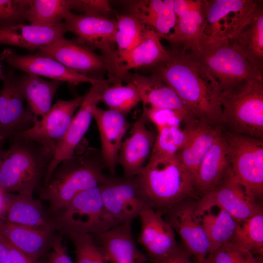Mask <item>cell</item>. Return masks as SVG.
Masks as SVG:
<instances>
[{
  "label": "cell",
  "instance_id": "obj_27",
  "mask_svg": "<svg viewBox=\"0 0 263 263\" xmlns=\"http://www.w3.org/2000/svg\"><path fill=\"white\" fill-rule=\"evenodd\" d=\"M203 6V0H190L188 7L177 17L173 32L165 39L171 47L190 54L200 51L204 27Z\"/></svg>",
  "mask_w": 263,
  "mask_h": 263
},
{
  "label": "cell",
  "instance_id": "obj_29",
  "mask_svg": "<svg viewBox=\"0 0 263 263\" xmlns=\"http://www.w3.org/2000/svg\"><path fill=\"white\" fill-rule=\"evenodd\" d=\"M66 32L63 22L53 26L19 24L0 28V45L19 47L32 52L64 38Z\"/></svg>",
  "mask_w": 263,
  "mask_h": 263
},
{
  "label": "cell",
  "instance_id": "obj_45",
  "mask_svg": "<svg viewBox=\"0 0 263 263\" xmlns=\"http://www.w3.org/2000/svg\"><path fill=\"white\" fill-rule=\"evenodd\" d=\"M51 248L48 258L45 261L38 260L39 263H75L67 255L61 238H55Z\"/></svg>",
  "mask_w": 263,
  "mask_h": 263
},
{
  "label": "cell",
  "instance_id": "obj_18",
  "mask_svg": "<svg viewBox=\"0 0 263 263\" xmlns=\"http://www.w3.org/2000/svg\"><path fill=\"white\" fill-rule=\"evenodd\" d=\"M141 228L137 242L144 248L149 261L156 263L165 259L179 246L175 231L163 215L150 207L139 214Z\"/></svg>",
  "mask_w": 263,
  "mask_h": 263
},
{
  "label": "cell",
  "instance_id": "obj_37",
  "mask_svg": "<svg viewBox=\"0 0 263 263\" xmlns=\"http://www.w3.org/2000/svg\"><path fill=\"white\" fill-rule=\"evenodd\" d=\"M109 109L126 116L140 102L139 93L131 82L122 84L108 85L103 90L100 101Z\"/></svg>",
  "mask_w": 263,
  "mask_h": 263
},
{
  "label": "cell",
  "instance_id": "obj_48",
  "mask_svg": "<svg viewBox=\"0 0 263 263\" xmlns=\"http://www.w3.org/2000/svg\"><path fill=\"white\" fill-rule=\"evenodd\" d=\"M0 263H13L9 250L0 236Z\"/></svg>",
  "mask_w": 263,
  "mask_h": 263
},
{
  "label": "cell",
  "instance_id": "obj_41",
  "mask_svg": "<svg viewBox=\"0 0 263 263\" xmlns=\"http://www.w3.org/2000/svg\"><path fill=\"white\" fill-rule=\"evenodd\" d=\"M263 255H255L229 241L211 252L206 259L208 263H263Z\"/></svg>",
  "mask_w": 263,
  "mask_h": 263
},
{
  "label": "cell",
  "instance_id": "obj_34",
  "mask_svg": "<svg viewBox=\"0 0 263 263\" xmlns=\"http://www.w3.org/2000/svg\"><path fill=\"white\" fill-rule=\"evenodd\" d=\"M26 108L36 118L43 117L51 108L52 102L61 81L45 80L38 75L24 73L20 75Z\"/></svg>",
  "mask_w": 263,
  "mask_h": 263
},
{
  "label": "cell",
  "instance_id": "obj_31",
  "mask_svg": "<svg viewBox=\"0 0 263 263\" xmlns=\"http://www.w3.org/2000/svg\"><path fill=\"white\" fill-rule=\"evenodd\" d=\"M195 213L210 242L211 252L231 240L237 222L226 210L216 204L198 200Z\"/></svg>",
  "mask_w": 263,
  "mask_h": 263
},
{
  "label": "cell",
  "instance_id": "obj_22",
  "mask_svg": "<svg viewBox=\"0 0 263 263\" xmlns=\"http://www.w3.org/2000/svg\"><path fill=\"white\" fill-rule=\"evenodd\" d=\"M146 118L142 113L131 126L130 136L121 146L118 164L123 171V176L136 177L146 164L151 152L156 136L146 126Z\"/></svg>",
  "mask_w": 263,
  "mask_h": 263
},
{
  "label": "cell",
  "instance_id": "obj_5",
  "mask_svg": "<svg viewBox=\"0 0 263 263\" xmlns=\"http://www.w3.org/2000/svg\"><path fill=\"white\" fill-rule=\"evenodd\" d=\"M219 127L226 131L263 139V79L222 91Z\"/></svg>",
  "mask_w": 263,
  "mask_h": 263
},
{
  "label": "cell",
  "instance_id": "obj_32",
  "mask_svg": "<svg viewBox=\"0 0 263 263\" xmlns=\"http://www.w3.org/2000/svg\"><path fill=\"white\" fill-rule=\"evenodd\" d=\"M229 41L248 61L263 73V5L262 3Z\"/></svg>",
  "mask_w": 263,
  "mask_h": 263
},
{
  "label": "cell",
  "instance_id": "obj_24",
  "mask_svg": "<svg viewBox=\"0 0 263 263\" xmlns=\"http://www.w3.org/2000/svg\"><path fill=\"white\" fill-rule=\"evenodd\" d=\"M230 171L229 149L220 128L215 141L202 160L194 177L199 198L221 184Z\"/></svg>",
  "mask_w": 263,
  "mask_h": 263
},
{
  "label": "cell",
  "instance_id": "obj_49",
  "mask_svg": "<svg viewBox=\"0 0 263 263\" xmlns=\"http://www.w3.org/2000/svg\"><path fill=\"white\" fill-rule=\"evenodd\" d=\"M8 203V193L0 188V220L4 219Z\"/></svg>",
  "mask_w": 263,
  "mask_h": 263
},
{
  "label": "cell",
  "instance_id": "obj_3",
  "mask_svg": "<svg viewBox=\"0 0 263 263\" xmlns=\"http://www.w3.org/2000/svg\"><path fill=\"white\" fill-rule=\"evenodd\" d=\"M151 208L163 215L169 207L186 199H199L194 179L175 155L151 153L136 176Z\"/></svg>",
  "mask_w": 263,
  "mask_h": 263
},
{
  "label": "cell",
  "instance_id": "obj_6",
  "mask_svg": "<svg viewBox=\"0 0 263 263\" xmlns=\"http://www.w3.org/2000/svg\"><path fill=\"white\" fill-rule=\"evenodd\" d=\"M187 53L208 72L222 91L263 79V73L252 66L229 40L203 46L195 54Z\"/></svg>",
  "mask_w": 263,
  "mask_h": 263
},
{
  "label": "cell",
  "instance_id": "obj_9",
  "mask_svg": "<svg viewBox=\"0 0 263 263\" xmlns=\"http://www.w3.org/2000/svg\"><path fill=\"white\" fill-rule=\"evenodd\" d=\"M203 3L204 27L201 47L233 38L263 0H203Z\"/></svg>",
  "mask_w": 263,
  "mask_h": 263
},
{
  "label": "cell",
  "instance_id": "obj_36",
  "mask_svg": "<svg viewBox=\"0 0 263 263\" xmlns=\"http://www.w3.org/2000/svg\"><path fill=\"white\" fill-rule=\"evenodd\" d=\"M230 241L254 255H263V212L237 222Z\"/></svg>",
  "mask_w": 263,
  "mask_h": 263
},
{
  "label": "cell",
  "instance_id": "obj_44",
  "mask_svg": "<svg viewBox=\"0 0 263 263\" xmlns=\"http://www.w3.org/2000/svg\"><path fill=\"white\" fill-rule=\"evenodd\" d=\"M70 9L84 14L107 17L113 10L107 0H70Z\"/></svg>",
  "mask_w": 263,
  "mask_h": 263
},
{
  "label": "cell",
  "instance_id": "obj_26",
  "mask_svg": "<svg viewBox=\"0 0 263 263\" xmlns=\"http://www.w3.org/2000/svg\"><path fill=\"white\" fill-rule=\"evenodd\" d=\"M129 14L136 18L160 38L173 32L177 21L173 0H138L125 2Z\"/></svg>",
  "mask_w": 263,
  "mask_h": 263
},
{
  "label": "cell",
  "instance_id": "obj_4",
  "mask_svg": "<svg viewBox=\"0 0 263 263\" xmlns=\"http://www.w3.org/2000/svg\"><path fill=\"white\" fill-rule=\"evenodd\" d=\"M5 150L0 172V188L5 192L33 196L43 180L54 152L40 143L11 139Z\"/></svg>",
  "mask_w": 263,
  "mask_h": 263
},
{
  "label": "cell",
  "instance_id": "obj_17",
  "mask_svg": "<svg viewBox=\"0 0 263 263\" xmlns=\"http://www.w3.org/2000/svg\"><path fill=\"white\" fill-rule=\"evenodd\" d=\"M0 59L11 67L24 72L66 82L73 85L84 82L91 84L101 79L89 77L66 67L58 61L38 53L20 55L13 49H4L0 54Z\"/></svg>",
  "mask_w": 263,
  "mask_h": 263
},
{
  "label": "cell",
  "instance_id": "obj_15",
  "mask_svg": "<svg viewBox=\"0 0 263 263\" xmlns=\"http://www.w3.org/2000/svg\"><path fill=\"white\" fill-rule=\"evenodd\" d=\"M84 96L69 100H59L49 111L37 119L31 128L19 132L11 139H27L38 142L55 152L57 142L66 133L75 110L82 104Z\"/></svg>",
  "mask_w": 263,
  "mask_h": 263
},
{
  "label": "cell",
  "instance_id": "obj_23",
  "mask_svg": "<svg viewBox=\"0 0 263 263\" xmlns=\"http://www.w3.org/2000/svg\"><path fill=\"white\" fill-rule=\"evenodd\" d=\"M132 223H123L105 232L93 235L108 263H146L149 261L146 254L136 245Z\"/></svg>",
  "mask_w": 263,
  "mask_h": 263
},
{
  "label": "cell",
  "instance_id": "obj_8",
  "mask_svg": "<svg viewBox=\"0 0 263 263\" xmlns=\"http://www.w3.org/2000/svg\"><path fill=\"white\" fill-rule=\"evenodd\" d=\"M222 130L229 149L232 176L249 196L263 203V139Z\"/></svg>",
  "mask_w": 263,
  "mask_h": 263
},
{
  "label": "cell",
  "instance_id": "obj_46",
  "mask_svg": "<svg viewBox=\"0 0 263 263\" xmlns=\"http://www.w3.org/2000/svg\"><path fill=\"white\" fill-rule=\"evenodd\" d=\"M156 263H198L197 261L181 244L171 254Z\"/></svg>",
  "mask_w": 263,
  "mask_h": 263
},
{
  "label": "cell",
  "instance_id": "obj_14",
  "mask_svg": "<svg viewBox=\"0 0 263 263\" xmlns=\"http://www.w3.org/2000/svg\"><path fill=\"white\" fill-rule=\"evenodd\" d=\"M4 74L0 91V141L4 142L31 128L38 119L24 106L20 76L11 71Z\"/></svg>",
  "mask_w": 263,
  "mask_h": 263
},
{
  "label": "cell",
  "instance_id": "obj_39",
  "mask_svg": "<svg viewBox=\"0 0 263 263\" xmlns=\"http://www.w3.org/2000/svg\"><path fill=\"white\" fill-rule=\"evenodd\" d=\"M157 130L151 152L165 155H175L182 148L188 135L187 126H170Z\"/></svg>",
  "mask_w": 263,
  "mask_h": 263
},
{
  "label": "cell",
  "instance_id": "obj_43",
  "mask_svg": "<svg viewBox=\"0 0 263 263\" xmlns=\"http://www.w3.org/2000/svg\"><path fill=\"white\" fill-rule=\"evenodd\" d=\"M143 113L147 119L153 123L157 129L170 126H180L192 124L191 121L180 112L169 109L143 108Z\"/></svg>",
  "mask_w": 263,
  "mask_h": 263
},
{
  "label": "cell",
  "instance_id": "obj_28",
  "mask_svg": "<svg viewBox=\"0 0 263 263\" xmlns=\"http://www.w3.org/2000/svg\"><path fill=\"white\" fill-rule=\"evenodd\" d=\"M52 225L40 228H33L0 220V235L15 247L30 257L38 260L51 248L54 233Z\"/></svg>",
  "mask_w": 263,
  "mask_h": 263
},
{
  "label": "cell",
  "instance_id": "obj_19",
  "mask_svg": "<svg viewBox=\"0 0 263 263\" xmlns=\"http://www.w3.org/2000/svg\"><path fill=\"white\" fill-rule=\"evenodd\" d=\"M63 22L66 31L75 34L92 50L107 56L115 50L117 21L108 17L75 14L69 12Z\"/></svg>",
  "mask_w": 263,
  "mask_h": 263
},
{
  "label": "cell",
  "instance_id": "obj_11",
  "mask_svg": "<svg viewBox=\"0 0 263 263\" xmlns=\"http://www.w3.org/2000/svg\"><path fill=\"white\" fill-rule=\"evenodd\" d=\"M198 199L190 198L182 200L167 209L163 217L180 237L181 244L199 261L206 259L212 248L196 215Z\"/></svg>",
  "mask_w": 263,
  "mask_h": 263
},
{
  "label": "cell",
  "instance_id": "obj_30",
  "mask_svg": "<svg viewBox=\"0 0 263 263\" xmlns=\"http://www.w3.org/2000/svg\"><path fill=\"white\" fill-rule=\"evenodd\" d=\"M185 126L188 128V135L176 156L194 179L200 163L215 141L220 127L199 121Z\"/></svg>",
  "mask_w": 263,
  "mask_h": 263
},
{
  "label": "cell",
  "instance_id": "obj_13",
  "mask_svg": "<svg viewBox=\"0 0 263 263\" xmlns=\"http://www.w3.org/2000/svg\"><path fill=\"white\" fill-rule=\"evenodd\" d=\"M110 85L107 80L91 84L81 105L74 116L70 126L63 137L56 146L53 158L48 167L43 178V184L49 181L52 173L64 160L71 157L87 132L93 118V110L100 101L102 93L106 86Z\"/></svg>",
  "mask_w": 263,
  "mask_h": 263
},
{
  "label": "cell",
  "instance_id": "obj_21",
  "mask_svg": "<svg viewBox=\"0 0 263 263\" xmlns=\"http://www.w3.org/2000/svg\"><path fill=\"white\" fill-rule=\"evenodd\" d=\"M92 114L99 134L100 151L104 162L110 175H115L123 139L132 124L123 114L110 109H102L97 106L94 108Z\"/></svg>",
  "mask_w": 263,
  "mask_h": 263
},
{
  "label": "cell",
  "instance_id": "obj_25",
  "mask_svg": "<svg viewBox=\"0 0 263 263\" xmlns=\"http://www.w3.org/2000/svg\"><path fill=\"white\" fill-rule=\"evenodd\" d=\"M125 80L132 82L137 88L143 108L171 109L180 112L191 121L198 120L187 109L174 91L156 76L129 72Z\"/></svg>",
  "mask_w": 263,
  "mask_h": 263
},
{
  "label": "cell",
  "instance_id": "obj_47",
  "mask_svg": "<svg viewBox=\"0 0 263 263\" xmlns=\"http://www.w3.org/2000/svg\"><path fill=\"white\" fill-rule=\"evenodd\" d=\"M0 236L9 250L13 263H39L38 260L35 259L19 250L10 244L5 238L0 235Z\"/></svg>",
  "mask_w": 263,
  "mask_h": 263
},
{
  "label": "cell",
  "instance_id": "obj_51",
  "mask_svg": "<svg viewBox=\"0 0 263 263\" xmlns=\"http://www.w3.org/2000/svg\"><path fill=\"white\" fill-rule=\"evenodd\" d=\"M5 74L2 69V67L0 62V79L2 81L4 79Z\"/></svg>",
  "mask_w": 263,
  "mask_h": 263
},
{
  "label": "cell",
  "instance_id": "obj_50",
  "mask_svg": "<svg viewBox=\"0 0 263 263\" xmlns=\"http://www.w3.org/2000/svg\"><path fill=\"white\" fill-rule=\"evenodd\" d=\"M4 142L0 141V172L2 164L5 150L3 149Z\"/></svg>",
  "mask_w": 263,
  "mask_h": 263
},
{
  "label": "cell",
  "instance_id": "obj_20",
  "mask_svg": "<svg viewBox=\"0 0 263 263\" xmlns=\"http://www.w3.org/2000/svg\"><path fill=\"white\" fill-rule=\"evenodd\" d=\"M204 203H215L226 210L236 221H240L263 212V203L251 198L230 171L218 186L198 199Z\"/></svg>",
  "mask_w": 263,
  "mask_h": 263
},
{
  "label": "cell",
  "instance_id": "obj_33",
  "mask_svg": "<svg viewBox=\"0 0 263 263\" xmlns=\"http://www.w3.org/2000/svg\"><path fill=\"white\" fill-rule=\"evenodd\" d=\"M4 219L17 225L36 228L53 225L47 218L41 201L33 196L8 193V203Z\"/></svg>",
  "mask_w": 263,
  "mask_h": 263
},
{
  "label": "cell",
  "instance_id": "obj_52",
  "mask_svg": "<svg viewBox=\"0 0 263 263\" xmlns=\"http://www.w3.org/2000/svg\"><path fill=\"white\" fill-rule=\"evenodd\" d=\"M197 261V260H196ZM198 263H208L207 259H205L202 261H197Z\"/></svg>",
  "mask_w": 263,
  "mask_h": 263
},
{
  "label": "cell",
  "instance_id": "obj_7",
  "mask_svg": "<svg viewBox=\"0 0 263 263\" xmlns=\"http://www.w3.org/2000/svg\"><path fill=\"white\" fill-rule=\"evenodd\" d=\"M55 214L56 229L66 234L95 235L120 224L107 211L99 186L79 193Z\"/></svg>",
  "mask_w": 263,
  "mask_h": 263
},
{
  "label": "cell",
  "instance_id": "obj_16",
  "mask_svg": "<svg viewBox=\"0 0 263 263\" xmlns=\"http://www.w3.org/2000/svg\"><path fill=\"white\" fill-rule=\"evenodd\" d=\"M38 53L53 58L69 69L91 78L98 79V75L107 71L104 57L94 53L77 37L71 39L60 38L41 47Z\"/></svg>",
  "mask_w": 263,
  "mask_h": 263
},
{
  "label": "cell",
  "instance_id": "obj_12",
  "mask_svg": "<svg viewBox=\"0 0 263 263\" xmlns=\"http://www.w3.org/2000/svg\"><path fill=\"white\" fill-rule=\"evenodd\" d=\"M160 39L154 31L149 30L143 40L130 51L121 55L115 54L114 51L104 57L109 84H122L130 70L143 67L151 68L166 60L168 51Z\"/></svg>",
  "mask_w": 263,
  "mask_h": 263
},
{
  "label": "cell",
  "instance_id": "obj_1",
  "mask_svg": "<svg viewBox=\"0 0 263 263\" xmlns=\"http://www.w3.org/2000/svg\"><path fill=\"white\" fill-rule=\"evenodd\" d=\"M166 60L151 68L153 75L171 88L198 121L219 126L222 90L215 79L189 55L168 49Z\"/></svg>",
  "mask_w": 263,
  "mask_h": 263
},
{
  "label": "cell",
  "instance_id": "obj_35",
  "mask_svg": "<svg viewBox=\"0 0 263 263\" xmlns=\"http://www.w3.org/2000/svg\"><path fill=\"white\" fill-rule=\"evenodd\" d=\"M28 2L26 19L32 24L57 25L71 12L70 0H28Z\"/></svg>",
  "mask_w": 263,
  "mask_h": 263
},
{
  "label": "cell",
  "instance_id": "obj_38",
  "mask_svg": "<svg viewBox=\"0 0 263 263\" xmlns=\"http://www.w3.org/2000/svg\"><path fill=\"white\" fill-rule=\"evenodd\" d=\"M116 21L117 28L114 37L116 49L114 53L121 55L139 44L149 29L129 14L119 16Z\"/></svg>",
  "mask_w": 263,
  "mask_h": 263
},
{
  "label": "cell",
  "instance_id": "obj_10",
  "mask_svg": "<svg viewBox=\"0 0 263 263\" xmlns=\"http://www.w3.org/2000/svg\"><path fill=\"white\" fill-rule=\"evenodd\" d=\"M104 205L119 224L132 222L150 204L137 176L127 178L106 175L99 186Z\"/></svg>",
  "mask_w": 263,
  "mask_h": 263
},
{
  "label": "cell",
  "instance_id": "obj_42",
  "mask_svg": "<svg viewBox=\"0 0 263 263\" xmlns=\"http://www.w3.org/2000/svg\"><path fill=\"white\" fill-rule=\"evenodd\" d=\"M28 7V0H0V28L23 23Z\"/></svg>",
  "mask_w": 263,
  "mask_h": 263
},
{
  "label": "cell",
  "instance_id": "obj_2",
  "mask_svg": "<svg viewBox=\"0 0 263 263\" xmlns=\"http://www.w3.org/2000/svg\"><path fill=\"white\" fill-rule=\"evenodd\" d=\"M100 150L89 147L62 161L47 183L39 188L41 200L47 202L56 214L79 193L99 186L106 175Z\"/></svg>",
  "mask_w": 263,
  "mask_h": 263
},
{
  "label": "cell",
  "instance_id": "obj_40",
  "mask_svg": "<svg viewBox=\"0 0 263 263\" xmlns=\"http://www.w3.org/2000/svg\"><path fill=\"white\" fill-rule=\"evenodd\" d=\"M67 234L74 246L75 263H108L93 235L73 232Z\"/></svg>",
  "mask_w": 263,
  "mask_h": 263
}]
</instances>
